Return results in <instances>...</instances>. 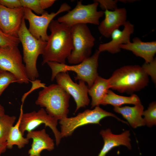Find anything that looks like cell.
<instances>
[{"mask_svg": "<svg viewBox=\"0 0 156 156\" xmlns=\"http://www.w3.org/2000/svg\"><path fill=\"white\" fill-rule=\"evenodd\" d=\"M49 28L51 34L42 55V65L49 62L65 64L73 49L71 27L53 20Z\"/></svg>", "mask_w": 156, "mask_h": 156, "instance_id": "cell-1", "label": "cell"}, {"mask_svg": "<svg viewBox=\"0 0 156 156\" xmlns=\"http://www.w3.org/2000/svg\"><path fill=\"white\" fill-rule=\"evenodd\" d=\"M110 88L121 92L132 93L143 88L149 82L142 66L128 65L116 70L108 79Z\"/></svg>", "mask_w": 156, "mask_h": 156, "instance_id": "cell-2", "label": "cell"}, {"mask_svg": "<svg viewBox=\"0 0 156 156\" xmlns=\"http://www.w3.org/2000/svg\"><path fill=\"white\" fill-rule=\"evenodd\" d=\"M70 97L61 86L53 84L39 91L35 103L45 107L48 114L60 120L67 117Z\"/></svg>", "mask_w": 156, "mask_h": 156, "instance_id": "cell-3", "label": "cell"}, {"mask_svg": "<svg viewBox=\"0 0 156 156\" xmlns=\"http://www.w3.org/2000/svg\"><path fill=\"white\" fill-rule=\"evenodd\" d=\"M18 37L23 47V60L28 77L30 81H34L39 76L37 61L39 56L43 54L47 42L36 38L30 33L24 19L18 31Z\"/></svg>", "mask_w": 156, "mask_h": 156, "instance_id": "cell-4", "label": "cell"}, {"mask_svg": "<svg viewBox=\"0 0 156 156\" xmlns=\"http://www.w3.org/2000/svg\"><path fill=\"white\" fill-rule=\"evenodd\" d=\"M100 53L98 49L96 50L92 56L79 64L73 65L52 62H48L47 63L51 70V81H53L56 75L60 73L73 71L77 74L75 77V80L86 82L89 88L99 76L97 68Z\"/></svg>", "mask_w": 156, "mask_h": 156, "instance_id": "cell-5", "label": "cell"}, {"mask_svg": "<svg viewBox=\"0 0 156 156\" xmlns=\"http://www.w3.org/2000/svg\"><path fill=\"white\" fill-rule=\"evenodd\" d=\"M71 34L73 49L67 59L69 63L76 64L90 56L95 39L87 24L72 26Z\"/></svg>", "mask_w": 156, "mask_h": 156, "instance_id": "cell-6", "label": "cell"}, {"mask_svg": "<svg viewBox=\"0 0 156 156\" xmlns=\"http://www.w3.org/2000/svg\"><path fill=\"white\" fill-rule=\"evenodd\" d=\"M107 116L113 117L119 121L127 124L114 114L103 110L99 106H96L92 110L87 109L79 113L75 117H67L60 120L61 136L63 138L70 136L76 129L84 125L92 124L100 125V120Z\"/></svg>", "mask_w": 156, "mask_h": 156, "instance_id": "cell-7", "label": "cell"}, {"mask_svg": "<svg viewBox=\"0 0 156 156\" xmlns=\"http://www.w3.org/2000/svg\"><path fill=\"white\" fill-rule=\"evenodd\" d=\"M99 5L95 0L93 3L86 5L82 4L81 1H78L74 8L57 20L70 27L79 24L99 25V20L104 15V11H98Z\"/></svg>", "mask_w": 156, "mask_h": 156, "instance_id": "cell-8", "label": "cell"}, {"mask_svg": "<svg viewBox=\"0 0 156 156\" xmlns=\"http://www.w3.org/2000/svg\"><path fill=\"white\" fill-rule=\"evenodd\" d=\"M20 111L21 117L19 128L23 135L26 131H33L44 124L45 127L48 126L52 130L55 138L56 144L57 146L59 144L62 138L60 131L57 128V120L48 114L43 108L37 112L24 113L21 105Z\"/></svg>", "mask_w": 156, "mask_h": 156, "instance_id": "cell-9", "label": "cell"}, {"mask_svg": "<svg viewBox=\"0 0 156 156\" xmlns=\"http://www.w3.org/2000/svg\"><path fill=\"white\" fill-rule=\"evenodd\" d=\"M23 61L18 46L0 47V69L13 74L16 79V82L27 84L30 81Z\"/></svg>", "mask_w": 156, "mask_h": 156, "instance_id": "cell-10", "label": "cell"}, {"mask_svg": "<svg viewBox=\"0 0 156 156\" xmlns=\"http://www.w3.org/2000/svg\"><path fill=\"white\" fill-rule=\"evenodd\" d=\"M24 8V19L29 22V26L28 29L29 32L36 38L40 39L46 42L49 38L47 29L53 18L59 14L64 12H68L71 9L68 4L64 3L56 12L49 14L46 11L39 16L35 14L29 9Z\"/></svg>", "mask_w": 156, "mask_h": 156, "instance_id": "cell-11", "label": "cell"}, {"mask_svg": "<svg viewBox=\"0 0 156 156\" xmlns=\"http://www.w3.org/2000/svg\"><path fill=\"white\" fill-rule=\"evenodd\" d=\"M55 78L57 83L74 99L76 104L75 113L81 107L88 105L90 100L88 96L89 88L82 81L79 83L74 82L67 72L59 73Z\"/></svg>", "mask_w": 156, "mask_h": 156, "instance_id": "cell-12", "label": "cell"}, {"mask_svg": "<svg viewBox=\"0 0 156 156\" xmlns=\"http://www.w3.org/2000/svg\"><path fill=\"white\" fill-rule=\"evenodd\" d=\"M24 14V8L23 7L12 9L0 4V28L5 34L18 38Z\"/></svg>", "mask_w": 156, "mask_h": 156, "instance_id": "cell-13", "label": "cell"}, {"mask_svg": "<svg viewBox=\"0 0 156 156\" xmlns=\"http://www.w3.org/2000/svg\"><path fill=\"white\" fill-rule=\"evenodd\" d=\"M104 19L100 23L98 30L103 36L109 38L112 32L124 25L127 21V11L125 8H120L113 10L104 11Z\"/></svg>", "mask_w": 156, "mask_h": 156, "instance_id": "cell-14", "label": "cell"}, {"mask_svg": "<svg viewBox=\"0 0 156 156\" xmlns=\"http://www.w3.org/2000/svg\"><path fill=\"white\" fill-rule=\"evenodd\" d=\"M123 26V30L117 29L112 32L110 41L99 44L98 50L100 53L107 51L112 54L118 53L121 51L120 45L130 42L131 36L134 31V26L129 21H127Z\"/></svg>", "mask_w": 156, "mask_h": 156, "instance_id": "cell-15", "label": "cell"}, {"mask_svg": "<svg viewBox=\"0 0 156 156\" xmlns=\"http://www.w3.org/2000/svg\"><path fill=\"white\" fill-rule=\"evenodd\" d=\"M120 48L131 51L136 56L142 58L146 63H149L154 59L156 53V41L144 42L136 37L128 43L122 44Z\"/></svg>", "mask_w": 156, "mask_h": 156, "instance_id": "cell-16", "label": "cell"}, {"mask_svg": "<svg viewBox=\"0 0 156 156\" xmlns=\"http://www.w3.org/2000/svg\"><path fill=\"white\" fill-rule=\"evenodd\" d=\"M104 141L102 148L98 156H105L113 148L120 145L126 146L129 150L132 148L129 131H126L118 135L112 133L110 129L102 130L100 133Z\"/></svg>", "mask_w": 156, "mask_h": 156, "instance_id": "cell-17", "label": "cell"}, {"mask_svg": "<svg viewBox=\"0 0 156 156\" xmlns=\"http://www.w3.org/2000/svg\"><path fill=\"white\" fill-rule=\"evenodd\" d=\"M26 138L33 140L31 148L28 151V156H41L40 153L42 151H51L54 148L53 140L44 129L27 132Z\"/></svg>", "mask_w": 156, "mask_h": 156, "instance_id": "cell-18", "label": "cell"}, {"mask_svg": "<svg viewBox=\"0 0 156 156\" xmlns=\"http://www.w3.org/2000/svg\"><path fill=\"white\" fill-rule=\"evenodd\" d=\"M144 109L141 102L133 107H116L113 109L115 112L122 115L134 128L145 125L142 117Z\"/></svg>", "mask_w": 156, "mask_h": 156, "instance_id": "cell-19", "label": "cell"}, {"mask_svg": "<svg viewBox=\"0 0 156 156\" xmlns=\"http://www.w3.org/2000/svg\"><path fill=\"white\" fill-rule=\"evenodd\" d=\"M110 88L108 79H105L98 76L88 89V94L92 98V108L101 105Z\"/></svg>", "mask_w": 156, "mask_h": 156, "instance_id": "cell-20", "label": "cell"}, {"mask_svg": "<svg viewBox=\"0 0 156 156\" xmlns=\"http://www.w3.org/2000/svg\"><path fill=\"white\" fill-rule=\"evenodd\" d=\"M139 97L136 94H133L129 96L117 94L112 90H109L105 97L101 105H111L114 107H120L125 104L135 105L141 103Z\"/></svg>", "mask_w": 156, "mask_h": 156, "instance_id": "cell-21", "label": "cell"}, {"mask_svg": "<svg viewBox=\"0 0 156 156\" xmlns=\"http://www.w3.org/2000/svg\"><path fill=\"white\" fill-rule=\"evenodd\" d=\"M21 114L20 113L18 121L14 126L11 128L6 141L7 148L12 149L13 146L16 145L19 149L22 148L28 144L29 140L23 137L19 129V124L21 121Z\"/></svg>", "mask_w": 156, "mask_h": 156, "instance_id": "cell-22", "label": "cell"}, {"mask_svg": "<svg viewBox=\"0 0 156 156\" xmlns=\"http://www.w3.org/2000/svg\"><path fill=\"white\" fill-rule=\"evenodd\" d=\"M16 119L15 116L5 114L0 116V141L6 142L11 128Z\"/></svg>", "mask_w": 156, "mask_h": 156, "instance_id": "cell-23", "label": "cell"}, {"mask_svg": "<svg viewBox=\"0 0 156 156\" xmlns=\"http://www.w3.org/2000/svg\"><path fill=\"white\" fill-rule=\"evenodd\" d=\"M142 115L145 125L151 127L156 124V103L154 101L149 105L148 109L144 111Z\"/></svg>", "mask_w": 156, "mask_h": 156, "instance_id": "cell-24", "label": "cell"}, {"mask_svg": "<svg viewBox=\"0 0 156 156\" xmlns=\"http://www.w3.org/2000/svg\"><path fill=\"white\" fill-rule=\"evenodd\" d=\"M16 82V79L13 74L0 69V96L10 84Z\"/></svg>", "mask_w": 156, "mask_h": 156, "instance_id": "cell-25", "label": "cell"}, {"mask_svg": "<svg viewBox=\"0 0 156 156\" xmlns=\"http://www.w3.org/2000/svg\"><path fill=\"white\" fill-rule=\"evenodd\" d=\"M20 43L18 38L11 36L5 34L0 28V47L6 48L18 46Z\"/></svg>", "mask_w": 156, "mask_h": 156, "instance_id": "cell-26", "label": "cell"}, {"mask_svg": "<svg viewBox=\"0 0 156 156\" xmlns=\"http://www.w3.org/2000/svg\"><path fill=\"white\" fill-rule=\"evenodd\" d=\"M22 7L33 11L38 14L41 15L46 11L41 6L40 0H20Z\"/></svg>", "mask_w": 156, "mask_h": 156, "instance_id": "cell-27", "label": "cell"}, {"mask_svg": "<svg viewBox=\"0 0 156 156\" xmlns=\"http://www.w3.org/2000/svg\"><path fill=\"white\" fill-rule=\"evenodd\" d=\"M146 73L151 76L153 81L156 82V60L154 59L151 62L144 63L142 66Z\"/></svg>", "mask_w": 156, "mask_h": 156, "instance_id": "cell-28", "label": "cell"}, {"mask_svg": "<svg viewBox=\"0 0 156 156\" xmlns=\"http://www.w3.org/2000/svg\"><path fill=\"white\" fill-rule=\"evenodd\" d=\"M100 7L103 10H113L117 8V0H96Z\"/></svg>", "mask_w": 156, "mask_h": 156, "instance_id": "cell-29", "label": "cell"}, {"mask_svg": "<svg viewBox=\"0 0 156 156\" xmlns=\"http://www.w3.org/2000/svg\"><path fill=\"white\" fill-rule=\"evenodd\" d=\"M0 4L12 9L22 7L20 0H0Z\"/></svg>", "mask_w": 156, "mask_h": 156, "instance_id": "cell-30", "label": "cell"}, {"mask_svg": "<svg viewBox=\"0 0 156 156\" xmlns=\"http://www.w3.org/2000/svg\"><path fill=\"white\" fill-rule=\"evenodd\" d=\"M41 7L42 9H45L51 6L55 3V0H40Z\"/></svg>", "mask_w": 156, "mask_h": 156, "instance_id": "cell-31", "label": "cell"}, {"mask_svg": "<svg viewBox=\"0 0 156 156\" xmlns=\"http://www.w3.org/2000/svg\"><path fill=\"white\" fill-rule=\"evenodd\" d=\"M7 148L6 142H4L0 141V155L4 153Z\"/></svg>", "mask_w": 156, "mask_h": 156, "instance_id": "cell-32", "label": "cell"}, {"mask_svg": "<svg viewBox=\"0 0 156 156\" xmlns=\"http://www.w3.org/2000/svg\"><path fill=\"white\" fill-rule=\"evenodd\" d=\"M5 114V109L4 107L0 104V116Z\"/></svg>", "mask_w": 156, "mask_h": 156, "instance_id": "cell-33", "label": "cell"}, {"mask_svg": "<svg viewBox=\"0 0 156 156\" xmlns=\"http://www.w3.org/2000/svg\"><path fill=\"white\" fill-rule=\"evenodd\" d=\"M0 156H1V155H0Z\"/></svg>", "mask_w": 156, "mask_h": 156, "instance_id": "cell-34", "label": "cell"}]
</instances>
